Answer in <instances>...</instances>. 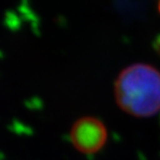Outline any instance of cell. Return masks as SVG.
Listing matches in <instances>:
<instances>
[{
	"label": "cell",
	"mask_w": 160,
	"mask_h": 160,
	"mask_svg": "<svg viewBox=\"0 0 160 160\" xmlns=\"http://www.w3.org/2000/svg\"><path fill=\"white\" fill-rule=\"evenodd\" d=\"M114 97L119 107L130 116H155L160 111V72L146 63L129 66L116 80Z\"/></svg>",
	"instance_id": "cell-1"
},
{
	"label": "cell",
	"mask_w": 160,
	"mask_h": 160,
	"mask_svg": "<svg viewBox=\"0 0 160 160\" xmlns=\"http://www.w3.org/2000/svg\"><path fill=\"white\" fill-rule=\"evenodd\" d=\"M108 138V132L103 122L94 117L80 118L72 125L70 142L82 154H95L101 151Z\"/></svg>",
	"instance_id": "cell-2"
},
{
	"label": "cell",
	"mask_w": 160,
	"mask_h": 160,
	"mask_svg": "<svg viewBox=\"0 0 160 160\" xmlns=\"http://www.w3.org/2000/svg\"><path fill=\"white\" fill-rule=\"evenodd\" d=\"M112 8L127 21L145 20L151 12L153 0H109Z\"/></svg>",
	"instance_id": "cell-3"
},
{
	"label": "cell",
	"mask_w": 160,
	"mask_h": 160,
	"mask_svg": "<svg viewBox=\"0 0 160 160\" xmlns=\"http://www.w3.org/2000/svg\"><path fill=\"white\" fill-rule=\"evenodd\" d=\"M153 49L160 56V34H158L153 41Z\"/></svg>",
	"instance_id": "cell-4"
},
{
	"label": "cell",
	"mask_w": 160,
	"mask_h": 160,
	"mask_svg": "<svg viewBox=\"0 0 160 160\" xmlns=\"http://www.w3.org/2000/svg\"><path fill=\"white\" fill-rule=\"evenodd\" d=\"M158 11L160 12V0L158 1Z\"/></svg>",
	"instance_id": "cell-5"
}]
</instances>
